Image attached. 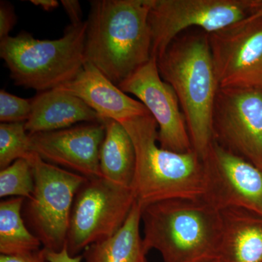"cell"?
I'll return each instance as SVG.
<instances>
[{"instance_id":"obj_28","label":"cell","mask_w":262,"mask_h":262,"mask_svg":"<svg viewBox=\"0 0 262 262\" xmlns=\"http://www.w3.org/2000/svg\"><path fill=\"white\" fill-rule=\"evenodd\" d=\"M262 18V0H256V4L253 7L252 13L248 18V20Z\"/></svg>"},{"instance_id":"obj_17","label":"cell","mask_w":262,"mask_h":262,"mask_svg":"<svg viewBox=\"0 0 262 262\" xmlns=\"http://www.w3.org/2000/svg\"><path fill=\"white\" fill-rule=\"evenodd\" d=\"M142 206L136 202L121 228L108 238L91 245L82 253L84 262H144L141 234Z\"/></svg>"},{"instance_id":"obj_8","label":"cell","mask_w":262,"mask_h":262,"mask_svg":"<svg viewBox=\"0 0 262 262\" xmlns=\"http://www.w3.org/2000/svg\"><path fill=\"white\" fill-rule=\"evenodd\" d=\"M256 0H152L149 14L151 57L160 58L181 32L196 27L207 34L248 18Z\"/></svg>"},{"instance_id":"obj_22","label":"cell","mask_w":262,"mask_h":262,"mask_svg":"<svg viewBox=\"0 0 262 262\" xmlns=\"http://www.w3.org/2000/svg\"><path fill=\"white\" fill-rule=\"evenodd\" d=\"M32 113V99L18 97L0 91V121L2 123L26 122Z\"/></svg>"},{"instance_id":"obj_10","label":"cell","mask_w":262,"mask_h":262,"mask_svg":"<svg viewBox=\"0 0 262 262\" xmlns=\"http://www.w3.org/2000/svg\"><path fill=\"white\" fill-rule=\"evenodd\" d=\"M208 35L221 89H262V18Z\"/></svg>"},{"instance_id":"obj_9","label":"cell","mask_w":262,"mask_h":262,"mask_svg":"<svg viewBox=\"0 0 262 262\" xmlns=\"http://www.w3.org/2000/svg\"><path fill=\"white\" fill-rule=\"evenodd\" d=\"M213 140L262 170V89H221L213 113Z\"/></svg>"},{"instance_id":"obj_18","label":"cell","mask_w":262,"mask_h":262,"mask_svg":"<svg viewBox=\"0 0 262 262\" xmlns=\"http://www.w3.org/2000/svg\"><path fill=\"white\" fill-rule=\"evenodd\" d=\"M105 136L99 154L103 178L130 188L136 169V151L130 135L120 122L103 120Z\"/></svg>"},{"instance_id":"obj_14","label":"cell","mask_w":262,"mask_h":262,"mask_svg":"<svg viewBox=\"0 0 262 262\" xmlns=\"http://www.w3.org/2000/svg\"><path fill=\"white\" fill-rule=\"evenodd\" d=\"M56 89L80 98L102 120L122 122L150 114L142 103L127 96L88 62L73 80Z\"/></svg>"},{"instance_id":"obj_25","label":"cell","mask_w":262,"mask_h":262,"mask_svg":"<svg viewBox=\"0 0 262 262\" xmlns=\"http://www.w3.org/2000/svg\"><path fill=\"white\" fill-rule=\"evenodd\" d=\"M61 5H63L65 11L67 12L69 18L72 25H78L83 23L82 21V8L80 3L77 0H61Z\"/></svg>"},{"instance_id":"obj_1","label":"cell","mask_w":262,"mask_h":262,"mask_svg":"<svg viewBox=\"0 0 262 262\" xmlns=\"http://www.w3.org/2000/svg\"><path fill=\"white\" fill-rule=\"evenodd\" d=\"M152 0H94L84 58L118 86L151 57Z\"/></svg>"},{"instance_id":"obj_24","label":"cell","mask_w":262,"mask_h":262,"mask_svg":"<svg viewBox=\"0 0 262 262\" xmlns=\"http://www.w3.org/2000/svg\"><path fill=\"white\" fill-rule=\"evenodd\" d=\"M0 262H50L46 257L45 248L27 254L17 256L0 255Z\"/></svg>"},{"instance_id":"obj_13","label":"cell","mask_w":262,"mask_h":262,"mask_svg":"<svg viewBox=\"0 0 262 262\" xmlns=\"http://www.w3.org/2000/svg\"><path fill=\"white\" fill-rule=\"evenodd\" d=\"M104 136L103 121L29 134L32 151L41 159L87 179L102 177L99 154Z\"/></svg>"},{"instance_id":"obj_23","label":"cell","mask_w":262,"mask_h":262,"mask_svg":"<svg viewBox=\"0 0 262 262\" xmlns=\"http://www.w3.org/2000/svg\"><path fill=\"white\" fill-rule=\"evenodd\" d=\"M16 15L13 5L8 2L0 3V39L9 36L10 31L16 23Z\"/></svg>"},{"instance_id":"obj_15","label":"cell","mask_w":262,"mask_h":262,"mask_svg":"<svg viewBox=\"0 0 262 262\" xmlns=\"http://www.w3.org/2000/svg\"><path fill=\"white\" fill-rule=\"evenodd\" d=\"M103 120L82 100L58 89L39 92L32 98V113L25 127L29 134L68 128Z\"/></svg>"},{"instance_id":"obj_20","label":"cell","mask_w":262,"mask_h":262,"mask_svg":"<svg viewBox=\"0 0 262 262\" xmlns=\"http://www.w3.org/2000/svg\"><path fill=\"white\" fill-rule=\"evenodd\" d=\"M32 144L25 122L0 125V169L19 159H28L32 154Z\"/></svg>"},{"instance_id":"obj_16","label":"cell","mask_w":262,"mask_h":262,"mask_svg":"<svg viewBox=\"0 0 262 262\" xmlns=\"http://www.w3.org/2000/svg\"><path fill=\"white\" fill-rule=\"evenodd\" d=\"M221 213L215 262H262V217L239 208H226Z\"/></svg>"},{"instance_id":"obj_29","label":"cell","mask_w":262,"mask_h":262,"mask_svg":"<svg viewBox=\"0 0 262 262\" xmlns=\"http://www.w3.org/2000/svg\"><path fill=\"white\" fill-rule=\"evenodd\" d=\"M211 262H215V260H213V261H212Z\"/></svg>"},{"instance_id":"obj_5","label":"cell","mask_w":262,"mask_h":262,"mask_svg":"<svg viewBox=\"0 0 262 262\" xmlns=\"http://www.w3.org/2000/svg\"><path fill=\"white\" fill-rule=\"evenodd\" d=\"M87 21L66 29L59 39H35L21 32L0 41V56L15 85L38 92L56 89L70 82L85 63Z\"/></svg>"},{"instance_id":"obj_12","label":"cell","mask_w":262,"mask_h":262,"mask_svg":"<svg viewBox=\"0 0 262 262\" xmlns=\"http://www.w3.org/2000/svg\"><path fill=\"white\" fill-rule=\"evenodd\" d=\"M118 87L139 98L154 117L160 147L179 153L193 149L178 97L160 76L157 58L151 57Z\"/></svg>"},{"instance_id":"obj_11","label":"cell","mask_w":262,"mask_h":262,"mask_svg":"<svg viewBox=\"0 0 262 262\" xmlns=\"http://www.w3.org/2000/svg\"><path fill=\"white\" fill-rule=\"evenodd\" d=\"M205 200L222 211L247 210L262 217V170L213 140L203 159Z\"/></svg>"},{"instance_id":"obj_27","label":"cell","mask_w":262,"mask_h":262,"mask_svg":"<svg viewBox=\"0 0 262 262\" xmlns=\"http://www.w3.org/2000/svg\"><path fill=\"white\" fill-rule=\"evenodd\" d=\"M31 3L36 6H39L46 11H51L58 8L59 3L56 0H31Z\"/></svg>"},{"instance_id":"obj_2","label":"cell","mask_w":262,"mask_h":262,"mask_svg":"<svg viewBox=\"0 0 262 262\" xmlns=\"http://www.w3.org/2000/svg\"><path fill=\"white\" fill-rule=\"evenodd\" d=\"M136 151L131 189L141 206L172 199H204V162L194 149L185 153L164 149L158 144V126L151 114L120 122Z\"/></svg>"},{"instance_id":"obj_7","label":"cell","mask_w":262,"mask_h":262,"mask_svg":"<svg viewBox=\"0 0 262 262\" xmlns=\"http://www.w3.org/2000/svg\"><path fill=\"white\" fill-rule=\"evenodd\" d=\"M136 202L131 188L103 177L88 179L76 194L67 238L72 256L114 235L125 223Z\"/></svg>"},{"instance_id":"obj_6","label":"cell","mask_w":262,"mask_h":262,"mask_svg":"<svg viewBox=\"0 0 262 262\" xmlns=\"http://www.w3.org/2000/svg\"><path fill=\"white\" fill-rule=\"evenodd\" d=\"M27 160L32 166L34 189L24 201V220L43 248L58 252L67 247L74 200L88 179L46 163L34 152Z\"/></svg>"},{"instance_id":"obj_21","label":"cell","mask_w":262,"mask_h":262,"mask_svg":"<svg viewBox=\"0 0 262 262\" xmlns=\"http://www.w3.org/2000/svg\"><path fill=\"white\" fill-rule=\"evenodd\" d=\"M34 189L33 169L28 160H17L0 171V198L29 199Z\"/></svg>"},{"instance_id":"obj_30","label":"cell","mask_w":262,"mask_h":262,"mask_svg":"<svg viewBox=\"0 0 262 262\" xmlns=\"http://www.w3.org/2000/svg\"><path fill=\"white\" fill-rule=\"evenodd\" d=\"M144 262H147V261H144Z\"/></svg>"},{"instance_id":"obj_4","label":"cell","mask_w":262,"mask_h":262,"mask_svg":"<svg viewBox=\"0 0 262 262\" xmlns=\"http://www.w3.org/2000/svg\"><path fill=\"white\" fill-rule=\"evenodd\" d=\"M143 244L164 262H211L222 234L220 210L206 200L172 199L142 207Z\"/></svg>"},{"instance_id":"obj_19","label":"cell","mask_w":262,"mask_h":262,"mask_svg":"<svg viewBox=\"0 0 262 262\" xmlns=\"http://www.w3.org/2000/svg\"><path fill=\"white\" fill-rule=\"evenodd\" d=\"M25 199L11 198L0 203V253L17 256L39 251L40 241L27 227L22 209Z\"/></svg>"},{"instance_id":"obj_3","label":"cell","mask_w":262,"mask_h":262,"mask_svg":"<svg viewBox=\"0 0 262 262\" xmlns=\"http://www.w3.org/2000/svg\"><path fill=\"white\" fill-rule=\"evenodd\" d=\"M158 65L178 97L192 149L203 160L213 141V108L220 89L208 34L177 37Z\"/></svg>"},{"instance_id":"obj_26","label":"cell","mask_w":262,"mask_h":262,"mask_svg":"<svg viewBox=\"0 0 262 262\" xmlns=\"http://www.w3.org/2000/svg\"><path fill=\"white\" fill-rule=\"evenodd\" d=\"M45 250H46V257L50 262H82V254L76 256H71L67 251V247L58 252Z\"/></svg>"}]
</instances>
